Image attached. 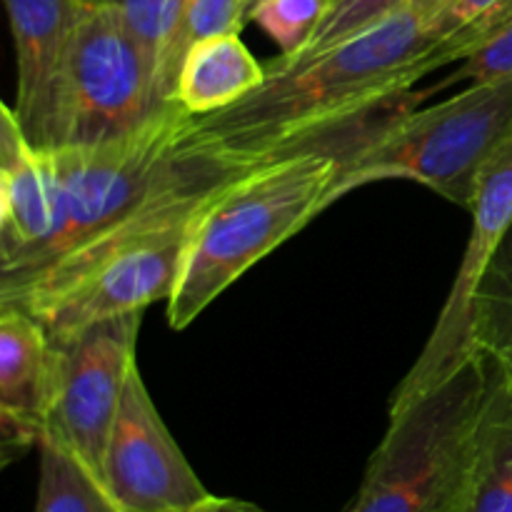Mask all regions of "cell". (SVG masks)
Here are the masks:
<instances>
[{
	"mask_svg": "<svg viewBox=\"0 0 512 512\" xmlns=\"http://www.w3.org/2000/svg\"><path fill=\"white\" fill-rule=\"evenodd\" d=\"M440 8L443 0H413L325 53L298 63L270 60L263 83L245 98L190 120V140L265 163V153L318 125L413 90L453 63L435 28Z\"/></svg>",
	"mask_w": 512,
	"mask_h": 512,
	"instance_id": "cell-1",
	"label": "cell"
},
{
	"mask_svg": "<svg viewBox=\"0 0 512 512\" xmlns=\"http://www.w3.org/2000/svg\"><path fill=\"white\" fill-rule=\"evenodd\" d=\"M195 148L198 155L178 180L0 305L28 310L50 340H60L100 320L143 313L148 305L168 300L205 210L233 180L263 165Z\"/></svg>",
	"mask_w": 512,
	"mask_h": 512,
	"instance_id": "cell-2",
	"label": "cell"
},
{
	"mask_svg": "<svg viewBox=\"0 0 512 512\" xmlns=\"http://www.w3.org/2000/svg\"><path fill=\"white\" fill-rule=\"evenodd\" d=\"M488 383V358L478 350L428 393L390 408L385 438L345 512H465Z\"/></svg>",
	"mask_w": 512,
	"mask_h": 512,
	"instance_id": "cell-3",
	"label": "cell"
},
{
	"mask_svg": "<svg viewBox=\"0 0 512 512\" xmlns=\"http://www.w3.org/2000/svg\"><path fill=\"white\" fill-rule=\"evenodd\" d=\"M512 140V80L473 83L458 95L400 115L340 165L328 208L378 180H413L468 208L483 173Z\"/></svg>",
	"mask_w": 512,
	"mask_h": 512,
	"instance_id": "cell-4",
	"label": "cell"
},
{
	"mask_svg": "<svg viewBox=\"0 0 512 512\" xmlns=\"http://www.w3.org/2000/svg\"><path fill=\"white\" fill-rule=\"evenodd\" d=\"M190 120L193 115L173 103L123 138L53 150L65 205L60 258L133 215L188 170L198 155Z\"/></svg>",
	"mask_w": 512,
	"mask_h": 512,
	"instance_id": "cell-5",
	"label": "cell"
},
{
	"mask_svg": "<svg viewBox=\"0 0 512 512\" xmlns=\"http://www.w3.org/2000/svg\"><path fill=\"white\" fill-rule=\"evenodd\" d=\"M173 103L160 93L153 55L118 8L88 0L65 65L55 150L123 138Z\"/></svg>",
	"mask_w": 512,
	"mask_h": 512,
	"instance_id": "cell-6",
	"label": "cell"
},
{
	"mask_svg": "<svg viewBox=\"0 0 512 512\" xmlns=\"http://www.w3.org/2000/svg\"><path fill=\"white\" fill-rule=\"evenodd\" d=\"M143 313L118 315L53 340V393L43 438L63 445L100 485L110 430L138 365Z\"/></svg>",
	"mask_w": 512,
	"mask_h": 512,
	"instance_id": "cell-7",
	"label": "cell"
},
{
	"mask_svg": "<svg viewBox=\"0 0 512 512\" xmlns=\"http://www.w3.org/2000/svg\"><path fill=\"white\" fill-rule=\"evenodd\" d=\"M470 213H473V228L465 245L463 263L450 285L448 300L440 308L433 333L420 350L418 360L395 390L390 408H400L420 398L478 353L475 300L505 235L512 228V140L495 155L480 178Z\"/></svg>",
	"mask_w": 512,
	"mask_h": 512,
	"instance_id": "cell-8",
	"label": "cell"
},
{
	"mask_svg": "<svg viewBox=\"0 0 512 512\" xmlns=\"http://www.w3.org/2000/svg\"><path fill=\"white\" fill-rule=\"evenodd\" d=\"M65 205L53 150L30 143L10 105L0 115V303L60 258Z\"/></svg>",
	"mask_w": 512,
	"mask_h": 512,
	"instance_id": "cell-9",
	"label": "cell"
},
{
	"mask_svg": "<svg viewBox=\"0 0 512 512\" xmlns=\"http://www.w3.org/2000/svg\"><path fill=\"white\" fill-rule=\"evenodd\" d=\"M103 490L118 512H188L210 498L135 365L110 430Z\"/></svg>",
	"mask_w": 512,
	"mask_h": 512,
	"instance_id": "cell-10",
	"label": "cell"
},
{
	"mask_svg": "<svg viewBox=\"0 0 512 512\" xmlns=\"http://www.w3.org/2000/svg\"><path fill=\"white\" fill-rule=\"evenodd\" d=\"M5 5L18 65L10 110L30 143L55 150L65 65L88 0H5Z\"/></svg>",
	"mask_w": 512,
	"mask_h": 512,
	"instance_id": "cell-11",
	"label": "cell"
},
{
	"mask_svg": "<svg viewBox=\"0 0 512 512\" xmlns=\"http://www.w3.org/2000/svg\"><path fill=\"white\" fill-rule=\"evenodd\" d=\"M53 393V340L23 308L0 305V435L3 463L38 448Z\"/></svg>",
	"mask_w": 512,
	"mask_h": 512,
	"instance_id": "cell-12",
	"label": "cell"
},
{
	"mask_svg": "<svg viewBox=\"0 0 512 512\" xmlns=\"http://www.w3.org/2000/svg\"><path fill=\"white\" fill-rule=\"evenodd\" d=\"M265 65L255 60L240 35H218L193 45L180 65L175 103L198 115L218 113L258 88Z\"/></svg>",
	"mask_w": 512,
	"mask_h": 512,
	"instance_id": "cell-13",
	"label": "cell"
},
{
	"mask_svg": "<svg viewBox=\"0 0 512 512\" xmlns=\"http://www.w3.org/2000/svg\"><path fill=\"white\" fill-rule=\"evenodd\" d=\"M488 365V398L475 430L465 512H512V383L490 358Z\"/></svg>",
	"mask_w": 512,
	"mask_h": 512,
	"instance_id": "cell-14",
	"label": "cell"
},
{
	"mask_svg": "<svg viewBox=\"0 0 512 512\" xmlns=\"http://www.w3.org/2000/svg\"><path fill=\"white\" fill-rule=\"evenodd\" d=\"M475 348L512 383V228L475 300Z\"/></svg>",
	"mask_w": 512,
	"mask_h": 512,
	"instance_id": "cell-15",
	"label": "cell"
},
{
	"mask_svg": "<svg viewBox=\"0 0 512 512\" xmlns=\"http://www.w3.org/2000/svg\"><path fill=\"white\" fill-rule=\"evenodd\" d=\"M40 478L35 512H118L103 485L55 440L38 445Z\"/></svg>",
	"mask_w": 512,
	"mask_h": 512,
	"instance_id": "cell-16",
	"label": "cell"
},
{
	"mask_svg": "<svg viewBox=\"0 0 512 512\" xmlns=\"http://www.w3.org/2000/svg\"><path fill=\"white\" fill-rule=\"evenodd\" d=\"M253 0H188L173 45L158 70L163 98L173 103L180 65L193 45L218 35H240Z\"/></svg>",
	"mask_w": 512,
	"mask_h": 512,
	"instance_id": "cell-17",
	"label": "cell"
},
{
	"mask_svg": "<svg viewBox=\"0 0 512 512\" xmlns=\"http://www.w3.org/2000/svg\"><path fill=\"white\" fill-rule=\"evenodd\" d=\"M408 3H413V0H330L328 10H325L313 38L295 55H278L275 60H280V63H298V60L325 53L333 45L343 43L350 35L370 28L373 23L383 20L385 15L395 13V10H400Z\"/></svg>",
	"mask_w": 512,
	"mask_h": 512,
	"instance_id": "cell-18",
	"label": "cell"
},
{
	"mask_svg": "<svg viewBox=\"0 0 512 512\" xmlns=\"http://www.w3.org/2000/svg\"><path fill=\"white\" fill-rule=\"evenodd\" d=\"M330 0H255L248 20H253L280 48V55H295L318 30Z\"/></svg>",
	"mask_w": 512,
	"mask_h": 512,
	"instance_id": "cell-19",
	"label": "cell"
},
{
	"mask_svg": "<svg viewBox=\"0 0 512 512\" xmlns=\"http://www.w3.org/2000/svg\"><path fill=\"white\" fill-rule=\"evenodd\" d=\"M508 13H512V0H443L435 28L453 60H463Z\"/></svg>",
	"mask_w": 512,
	"mask_h": 512,
	"instance_id": "cell-20",
	"label": "cell"
},
{
	"mask_svg": "<svg viewBox=\"0 0 512 512\" xmlns=\"http://www.w3.org/2000/svg\"><path fill=\"white\" fill-rule=\"evenodd\" d=\"M98 3H110L113 8H118L138 43L153 55L160 70V63L168 55L175 33H178L188 0H98Z\"/></svg>",
	"mask_w": 512,
	"mask_h": 512,
	"instance_id": "cell-21",
	"label": "cell"
},
{
	"mask_svg": "<svg viewBox=\"0 0 512 512\" xmlns=\"http://www.w3.org/2000/svg\"><path fill=\"white\" fill-rule=\"evenodd\" d=\"M500 80H512V13L498 20L473 45L468 58H463V65L445 83L433 88H448L455 83H500Z\"/></svg>",
	"mask_w": 512,
	"mask_h": 512,
	"instance_id": "cell-22",
	"label": "cell"
},
{
	"mask_svg": "<svg viewBox=\"0 0 512 512\" xmlns=\"http://www.w3.org/2000/svg\"><path fill=\"white\" fill-rule=\"evenodd\" d=\"M188 512H265V510H260L258 505L253 503H243V500L215 498V495H210L208 500H203V503L195 505V508Z\"/></svg>",
	"mask_w": 512,
	"mask_h": 512,
	"instance_id": "cell-23",
	"label": "cell"
},
{
	"mask_svg": "<svg viewBox=\"0 0 512 512\" xmlns=\"http://www.w3.org/2000/svg\"><path fill=\"white\" fill-rule=\"evenodd\" d=\"M253 3H255V0H253Z\"/></svg>",
	"mask_w": 512,
	"mask_h": 512,
	"instance_id": "cell-24",
	"label": "cell"
}]
</instances>
